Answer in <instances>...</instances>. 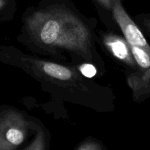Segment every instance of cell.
I'll use <instances>...</instances> for the list:
<instances>
[{"instance_id": "6da1fadb", "label": "cell", "mask_w": 150, "mask_h": 150, "mask_svg": "<svg viewBox=\"0 0 150 150\" xmlns=\"http://www.w3.org/2000/svg\"><path fill=\"white\" fill-rule=\"evenodd\" d=\"M26 27L41 45L76 52L91 59V35L79 17L60 7L36 11L26 19Z\"/></svg>"}, {"instance_id": "7a4b0ae2", "label": "cell", "mask_w": 150, "mask_h": 150, "mask_svg": "<svg viewBox=\"0 0 150 150\" xmlns=\"http://www.w3.org/2000/svg\"><path fill=\"white\" fill-rule=\"evenodd\" d=\"M29 123L14 110L0 112V150H15L24 141Z\"/></svg>"}, {"instance_id": "3957f363", "label": "cell", "mask_w": 150, "mask_h": 150, "mask_svg": "<svg viewBox=\"0 0 150 150\" xmlns=\"http://www.w3.org/2000/svg\"><path fill=\"white\" fill-rule=\"evenodd\" d=\"M113 15L125 38L130 45L139 47L150 54V45L140 28L129 16L122 4V0H113Z\"/></svg>"}, {"instance_id": "277c9868", "label": "cell", "mask_w": 150, "mask_h": 150, "mask_svg": "<svg viewBox=\"0 0 150 150\" xmlns=\"http://www.w3.org/2000/svg\"><path fill=\"white\" fill-rule=\"evenodd\" d=\"M105 48L115 58L118 59L130 67L139 69L130 51V44L125 38L114 34H107L103 36Z\"/></svg>"}, {"instance_id": "5b68a950", "label": "cell", "mask_w": 150, "mask_h": 150, "mask_svg": "<svg viewBox=\"0 0 150 150\" xmlns=\"http://www.w3.org/2000/svg\"><path fill=\"white\" fill-rule=\"evenodd\" d=\"M30 62L35 63V67H38L41 73L54 80L70 81H76L78 78L76 72L61 64L35 59H31Z\"/></svg>"}, {"instance_id": "8992f818", "label": "cell", "mask_w": 150, "mask_h": 150, "mask_svg": "<svg viewBox=\"0 0 150 150\" xmlns=\"http://www.w3.org/2000/svg\"><path fill=\"white\" fill-rule=\"evenodd\" d=\"M128 83L133 92V98L137 102H142L150 97V69H138L128 77Z\"/></svg>"}, {"instance_id": "52a82bcc", "label": "cell", "mask_w": 150, "mask_h": 150, "mask_svg": "<svg viewBox=\"0 0 150 150\" xmlns=\"http://www.w3.org/2000/svg\"><path fill=\"white\" fill-rule=\"evenodd\" d=\"M26 150H45V136L42 130H38L35 140Z\"/></svg>"}, {"instance_id": "ba28073f", "label": "cell", "mask_w": 150, "mask_h": 150, "mask_svg": "<svg viewBox=\"0 0 150 150\" xmlns=\"http://www.w3.org/2000/svg\"><path fill=\"white\" fill-rule=\"evenodd\" d=\"M136 21L139 22L142 29L150 38V13H144L137 16Z\"/></svg>"}, {"instance_id": "9c48e42d", "label": "cell", "mask_w": 150, "mask_h": 150, "mask_svg": "<svg viewBox=\"0 0 150 150\" xmlns=\"http://www.w3.org/2000/svg\"><path fill=\"white\" fill-rule=\"evenodd\" d=\"M79 70L82 75L87 78H92L96 75L97 70L95 66L89 63H84L79 67Z\"/></svg>"}, {"instance_id": "30bf717a", "label": "cell", "mask_w": 150, "mask_h": 150, "mask_svg": "<svg viewBox=\"0 0 150 150\" xmlns=\"http://www.w3.org/2000/svg\"><path fill=\"white\" fill-rule=\"evenodd\" d=\"M77 150H102V146L100 144L90 141L85 142Z\"/></svg>"}, {"instance_id": "8fae6325", "label": "cell", "mask_w": 150, "mask_h": 150, "mask_svg": "<svg viewBox=\"0 0 150 150\" xmlns=\"http://www.w3.org/2000/svg\"><path fill=\"white\" fill-rule=\"evenodd\" d=\"M96 1L106 10H111V9H112L113 0H96Z\"/></svg>"}, {"instance_id": "7c38bea8", "label": "cell", "mask_w": 150, "mask_h": 150, "mask_svg": "<svg viewBox=\"0 0 150 150\" xmlns=\"http://www.w3.org/2000/svg\"><path fill=\"white\" fill-rule=\"evenodd\" d=\"M6 3H7V0H0V10H1L5 6Z\"/></svg>"}]
</instances>
